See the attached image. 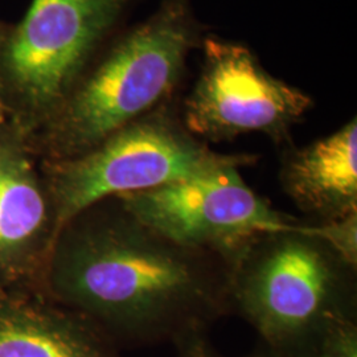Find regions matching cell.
<instances>
[{
  "instance_id": "obj_1",
  "label": "cell",
  "mask_w": 357,
  "mask_h": 357,
  "mask_svg": "<svg viewBox=\"0 0 357 357\" xmlns=\"http://www.w3.org/2000/svg\"><path fill=\"white\" fill-rule=\"evenodd\" d=\"M57 233L56 296L130 344H174L231 314L227 255L175 243L109 199Z\"/></svg>"
},
{
  "instance_id": "obj_2",
  "label": "cell",
  "mask_w": 357,
  "mask_h": 357,
  "mask_svg": "<svg viewBox=\"0 0 357 357\" xmlns=\"http://www.w3.org/2000/svg\"><path fill=\"white\" fill-rule=\"evenodd\" d=\"M295 220L230 258V305L274 357H307L337 324L356 319V268Z\"/></svg>"
},
{
  "instance_id": "obj_3",
  "label": "cell",
  "mask_w": 357,
  "mask_h": 357,
  "mask_svg": "<svg viewBox=\"0 0 357 357\" xmlns=\"http://www.w3.org/2000/svg\"><path fill=\"white\" fill-rule=\"evenodd\" d=\"M192 0H163L65 98L56 141L68 158L172 102L188 56L203 41Z\"/></svg>"
},
{
  "instance_id": "obj_4",
  "label": "cell",
  "mask_w": 357,
  "mask_h": 357,
  "mask_svg": "<svg viewBox=\"0 0 357 357\" xmlns=\"http://www.w3.org/2000/svg\"><path fill=\"white\" fill-rule=\"evenodd\" d=\"M257 159L212 150L187 130L172 102L166 103L57 166L52 184L56 233L106 199L227 168L243 169Z\"/></svg>"
},
{
  "instance_id": "obj_5",
  "label": "cell",
  "mask_w": 357,
  "mask_h": 357,
  "mask_svg": "<svg viewBox=\"0 0 357 357\" xmlns=\"http://www.w3.org/2000/svg\"><path fill=\"white\" fill-rule=\"evenodd\" d=\"M200 48V73L178 112L192 135L208 144L248 134L289 143L314 107L312 97L273 76L245 44L208 35Z\"/></svg>"
},
{
  "instance_id": "obj_6",
  "label": "cell",
  "mask_w": 357,
  "mask_h": 357,
  "mask_svg": "<svg viewBox=\"0 0 357 357\" xmlns=\"http://www.w3.org/2000/svg\"><path fill=\"white\" fill-rule=\"evenodd\" d=\"M130 215L175 243L231 258L264 231L280 230L296 218L275 211L227 168L115 197Z\"/></svg>"
},
{
  "instance_id": "obj_7",
  "label": "cell",
  "mask_w": 357,
  "mask_h": 357,
  "mask_svg": "<svg viewBox=\"0 0 357 357\" xmlns=\"http://www.w3.org/2000/svg\"><path fill=\"white\" fill-rule=\"evenodd\" d=\"M128 0H35L15 32L7 63L19 88L38 105L66 98L90 53Z\"/></svg>"
},
{
  "instance_id": "obj_8",
  "label": "cell",
  "mask_w": 357,
  "mask_h": 357,
  "mask_svg": "<svg viewBox=\"0 0 357 357\" xmlns=\"http://www.w3.org/2000/svg\"><path fill=\"white\" fill-rule=\"evenodd\" d=\"M282 190L317 222L357 213V119L330 135L282 153Z\"/></svg>"
},
{
  "instance_id": "obj_9",
  "label": "cell",
  "mask_w": 357,
  "mask_h": 357,
  "mask_svg": "<svg viewBox=\"0 0 357 357\" xmlns=\"http://www.w3.org/2000/svg\"><path fill=\"white\" fill-rule=\"evenodd\" d=\"M0 357H119L89 320L0 308Z\"/></svg>"
},
{
  "instance_id": "obj_10",
  "label": "cell",
  "mask_w": 357,
  "mask_h": 357,
  "mask_svg": "<svg viewBox=\"0 0 357 357\" xmlns=\"http://www.w3.org/2000/svg\"><path fill=\"white\" fill-rule=\"evenodd\" d=\"M44 195L26 162L0 151V252L28 243L47 222Z\"/></svg>"
},
{
  "instance_id": "obj_11",
  "label": "cell",
  "mask_w": 357,
  "mask_h": 357,
  "mask_svg": "<svg viewBox=\"0 0 357 357\" xmlns=\"http://www.w3.org/2000/svg\"><path fill=\"white\" fill-rule=\"evenodd\" d=\"M295 229L319 238L344 257L349 264L357 266V213L333 221H314L312 224L299 220L295 224Z\"/></svg>"
},
{
  "instance_id": "obj_12",
  "label": "cell",
  "mask_w": 357,
  "mask_h": 357,
  "mask_svg": "<svg viewBox=\"0 0 357 357\" xmlns=\"http://www.w3.org/2000/svg\"><path fill=\"white\" fill-rule=\"evenodd\" d=\"M307 357H357V319L333 327Z\"/></svg>"
},
{
  "instance_id": "obj_13",
  "label": "cell",
  "mask_w": 357,
  "mask_h": 357,
  "mask_svg": "<svg viewBox=\"0 0 357 357\" xmlns=\"http://www.w3.org/2000/svg\"><path fill=\"white\" fill-rule=\"evenodd\" d=\"M176 357H228L224 356L208 337V331H196L180 337L174 343ZM245 357H274L262 347L261 351Z\"/></svg>"
}]
</instances>
